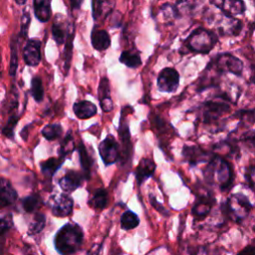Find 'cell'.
Instances as JSON below:
<instances>
[{
    "label": "cell",
    "mask_w": 255,
    "mask_h": 255,
    "mask_svg": "<svg viewBox=\"0 0 255 255\" xmlns=\"http://www.w3.org/2000/svg\"><path fill=\"white\" fill-rule=\"evenodd\" d=\"M231 99L226 93L215 96V98L201 103L196 108V120L210 128L211 132L222 129L223 119L230 111Z\"/></svg>",
    "instance_id": "6da1fadb"
},
{
    "label": "cell",
    "mask_w": 255,
    "mask_h": 255,
    "mask_svg": "<svg viewBox=\"0 0 255 255\" xmlns=\"http://www.w3.org/2000/svg\"><path fill=\"white\" fill-rule=\"evenodd\" d=\"M202 176L208 186L217 187L221 192H228L235 180L232 163L226 157L216 153L202 169Z\"/></svg>",
    "instance_id": "7a4b0ae2"
},
{
    "label": "cell",
    "mask_w": 255,
    "mask_h": 255,
    "mask_svg": "<svg viewBox=\"0 0 255 255\" xmlns=\"http://www.w3.org/2000/svg\"><path fill=\"white\" fill-rule=\"evenodd\" d=\"M253 207L249 197L241 192L232 193L220 205L224 218L237 224H241L249 216Z\"/></svg>",
    "instance_id": "3957f363"
},
{
    "label": "cell",
    "mask_w": 255,
    "mask_h": 255,
    "mask_svg": "<svg viewBox=\"0 0 255 255\" xmlns=\"http://www.w3.org/2000/svg\"><path fill=\"white\" fill-rule=\"evenodd\" d=\"M84 239L83 229L75 223H67L61 227L54 238V245L62 255L75 253L82 245Z\"/></svg>",
    "instance_id": "277c9868"
},
{
    "label": "cell",
    "mask_w": 255,
    "mask_h": 255,
    "mask_svg": "<svg viewBox=\"0 0 255 255\" xmlns=\"http://www.w3.org/2000/svg\"><path fill=\"white\" fill-rule=\"evenodd\" d=\"M217 43V36L214 32L198 27L184 41V48L195 54H208Z\"/></svg>",
    "instance_id": "5b68a950"
},
{
    "label": "cell",
    "mask_w": 255,
    "mask_h": 255,
    "mask_svg": "<svg viewBox=\"0 0 255 255\" xmlns=\"http://www.w3.org/2000/svg\"><path fill=\"white\" fill-rule=\"evenodd\" d=\"M207 68L219 76L228 73L239 77L242 75L243 63L239 58L228 53H223L214 57L207 65Z\"/></svg>",
    "instance_id": "8992f818"
},
{
    "label": "cell",
    "mask_w": 255,
    "mask_h": 255,
    "mask_svg": "<svg viewBox=\"0 0 255 255\" xmlns=\"http://www.w3.org/2000/svg\"><path fill=\"white\" fill-rule=\"evenodd\" d=\"M216 204V197L210 188L200 190L195 195L194 203L191 207V215L194 221L204 220L212 211Z\"/></svg>",
    "instance_id": "52a82bcc"
},
{
    "label": "cell",
    "mask_w": 255,
    "mask_h": 255,
    "mask_svg": "<svg viewBox=\"0 0 255 255\" xmlns=\"http://www.w3.org/2000/svg\"><path fill=\"white\" fill-rule=\"evenodd\" d=\"M181 155L183 160L189 164L190 167H195L199 163H207L215 155L213 150L206 149L196 144H184L182 146Z\"/></svg>",
    "instance_id": "ba28073f"
},
{
    "label": "cell",
    "mask_w": 255,
    "mask_h": 255,
    "mask_svg": "<svg viewBox=\"0 0 255 255\" xmlns=\"http://www.w3.org/2000/svg\"><path fill=\"white\" fill-rule=\"evenodd\" d=\"M179 79L178 72L174 68L167 67L159 72L156 85L160 92L173 93L179 86Z\"/></svg>",
    "instance_id": "9c48e42d"
},
{
    "label": "cell",
    "mask_w": 255,
    "mask_h": 255,
    "mask_svg": "<svg viewBox=\"0 0 255 255\" xmlns=\"http://www.w3.org/2000/svg\"><path fill=\"white\" fill-rule=\"evenodd\" d=\"M99 152L103 162L106 165L114 164L120 156L119 144L112 134L106 136L99 144Z\"/></svg>",
    "instance_id": "30bf717a"
},
{
    "label": "cell",
    "mask_w": 255,
    "mask_h": 255,
    "mask_svg": "<svg viewBox=\"0 0 255 255\" xmlns=\"http://www.w3.org/2000/svg\"><path fill=\"white\" fill-rule=\"evenodd\" d=\"M73 199L68 194L54 195L49 199V206L53 215L57 217H66L72 213Z\"/></svg>",
    "instance_id": "8fae6325"
},
{
    "label": "cell",
    "mask_w": 255,
    "mask_h": 255,
    "mask_svg": "<svg viewBox=\"0 0 255 255\" xmlns=\"http://www.w3.org/2000/svg\"><path fill=\"white\" fill-rule=\"evenodd\" d=\"M212 5L217 7L223 15L227 17H236L246 11V5L243 0H209Z\"/></svg>",
    "instance_id": "7c38bea8"
},
{
    "label": "cell",
    "mask_w": 255,
    "mask_h": 255,
    "mask_svg": "<svg viewBox=\"0 0 255 255\" xmlns=\"http://www.w3.org/2000/svg\"><path fill=\"white\" fill-rule=\"evenodd\" d=\"M23 59L26 65L35 67L41 61V41L37 38L29 39L23 49Z\"/></svg>",
    "instance_id": "4fadbf2b"
},
{
    "label": "cell",
    "mask_w": 255,
    "mask_h": 255,
    "mask_svg": "<svg viewBox=\"0 0 255 255\" xmlns=\"http://www.w3.org/2000/svg\"><path fill=\"white\" fill-rule=\"evenodd\" d=\"M116 0H92V15L96 22L105 20L114 10Z\"/></svg>",
    "instance_id": "5bb4252c"
},
{
    "label": "cell",
    "mask_w": 255,
    "mask_h": 255,
    "mask_svg": "<svg viewBox=\"0 0 255 255\" xmlns=\"http://www.w3.org/2000/svg\"><path fill=\"white\" fill-rule=\"evenodd\" d=\"M69 30H70V25L68 24V22L63 18L62 15L57 14L52 24L51 31H52V36L58 45H61L66 42V39L69 34Z\"/></svg>",
    "instance_id": "9a60e30c"
},
{
    "label": "cell",
    "mask_w": 255,
    "mask_h": 255,
    "mask_svg": "<svg viewBox=\"0 0 255 255\" xmlns=\"http://www.w3.org/2000/svg\"><path fill=\"white\" fill-rule=\"evenodd\" d=\"M243 24L235 17H227L223 15V19L218 24V31L221 35L236 36L240 34Z\"/></svg>",
    "instance_id": "2e32d148"
},
{
    "label": "cell",
    "mask_w": 255,
    "mask_h": 255,
    "mask_svg": "<svg viewBox=\"0 0 255 255\" xmlns=\"http://www.w3.org/2000/svg\"><path fill=\"white\" fill-rule=\"evenodd\" d=\"M155 168H156V165L151 158H148V157L141 158L135 169V178H136L137 184L140 185L147 178L151 177L155 171Z\"/></svg>",
    "instance_id": "e0dca14e"
},
{
    "label": "cell",
    "mask_w": 255,
    "mask_h": 255,
    "mask_svg": "<svg viewBox=\"0 0 255 255\" xmlns=\"http://www.w3.org/2000/svg\"><path fill=\"white\" fill-rule=\"evenodd\" d=\"M83 181V175L75 170H69L59 180L60 187L67 192H72L79 188Z\"/></svg>",
    "instance_id": "ac0fdd59"
},
{
    "label": "cell",
    "mask_w": 255,
    "mask_h": 255,
    "mask_svg": "<svg viewBox=\"0 0 255 255\" xmlns=\"http://www.w3.org/2000/svg\"><path fill=\"white\" fill-rule=\"evenodd\" d=\"M92 46L97 51H105L111 46V37L106 30L94 28L91 33Z\"/></svg>",
    "instance_id": "d6986e66"
},
{
    "label": "cell",
    "mask_w": 255,
    "mask_h": 255,
    "mask_svg": "<svg viewBox=\"0 0 255 255\" xmlns=\"http://www.w3.org/2000/svg\"><path fill=\"white\" fill-rule=\"evenodd\" d=\"M99 101L101 108L104 112H111L114 108V104L110 95V83L107 78H103L99 84Z\"/></svg>",
    "instance_id": "ffe728a7"
},
{
    "label": "cell",
    "mask_w": 255,
    "mask_h": 255,
    "mask_svg": "<svg viewBox=\"0 0 255 255\" xmlns=\"http://www.w3.org/2000/svg\"><path fill=\"white\" fill-rule=\"evenodd\" d=\"M51 2L52 0H33L34 14L42 23L48 22L52 16Z\"/></svg>",
    "instance_id": "44dd1931"
},
{
    "label": "cell",
    "mask_w": 255,
    "mask_h": 255,
    "mask_svg": "<svg viewBox=\"0 0 255 255\" xmlns=\"http://www.w3.org/2000/svg\"><path fill=\"white\" fill-rule=\"evenodd\" d=\"M73 111L78 119L86 120L97 114V107L90 101H81L74 104Z\"/></svg>",
    "instance_id": "7402d4cb"
},
{
    "label": "cell",
    "mask_w": 255,
    "mask_h": 255,
    "mask_svg": "<svg viewBox=\"0 0 255 255\" xmlns=\"http://www.w3.org/2000/svg\"><path fill=\"white\" fill-rule=\"evenodd\" d=\"M17 198V192L5 178H0V202L3 205L12 204Z\"/></svg>",
    "instance_id": "603a6c76"
},
{
    "label": "cell",
    "mask_w": 255,
    "mask_h": 255,
    "mask_svg": "<svg viewBox=\"0 0 255 255\" xmlns=\"http://www.w3.org/2000/svg\"><path fill=\"white\" fill-rule=\"evenodd\" d=\"M200 4V0H176L174 6L179 18L183 16H190Z\"/></svg>",
    "instance_id": "cb8c5ba5"
},
{
    "label": "cell",
    "mask_w": 255,
    "mask_h": 255,
    "mask_svg": "<svg viewBox=\"0 0 255 255\" xmlns=\"http://www.w3.org/2000/svg\"><path fill=\"white\" fill-rule=\"evenodd\" d=\"M119 60L122 64L126 65L128 68H132V69L139 67L141 64L140 57L137 54H135L131 51H128V50L123 51L120 55Z\"/></svg>",
    "instance_id": "d4e9b609"
},
{
    "label": "cell",
    "mask_w": 255,
    "mask_h": 255,
    "mask_svg": "<svg viewBox=\"0 0 255 255\" xmlns=\"http://www.w3.org/2000/svg\"><path fill=\"white\" fill-rule=\"evenodd\" d=\"M107 204H108V192L103 188L98 189L89 200V205L96 209H104L107 206Z\"/></svg>",
    "instance_id": "484cf974"
},
{
    "label": "cell",
    "mask_w": 255,
    "mask_h": 255,
    "mask_svg": "<svg viewBox=\"0 0 255 255\" xmlns=\"http://www.w3.org/2000/svg\"><path fill=\"white\" fill-rule=\"evenodd\" d=\"M139 224L138 216L131 210L125 211L121 216V226L125 230L135 228Z\"/></svg>",
    "instance_id": "4316f807"
},
{
    "label": "cell",
    "mask_w": 255,
    "mask_h": 255,
    "mask_svg": "<svg viewBox=\"0 0 255 255\" xmlns=\"http://www.w3.org/2000/svg\"><path fill=\"white\" fill-rule=\"evenodd\" d=\"M63 163V158H49L45 161L41 162V170L43 174L46 176H53L55 172L58 170V168L62 165Z\"/></svg>",
    "instance_id": "83f0119b"
},
{
    "label": "cell",
    "mask_w": 255,
    "mask_h": 255,
    "mask_svg": "<svg viewBox=\"0 0 255 255\" xmlns=\"http://www.w3.org/2000/svg\"><path fill=\"white\" fill-rule=\"evenodd\" d=\"M159 13L162 17V21L165 23H172L174 20L179 18L175 6L170 3L163 4L159 9Z\"/></svg>",
    "instance_id": "f1b7e54d"
},
{
    "label": "cell",
    "mask_w": 255,
    "mask_h": 255,
    "mask_svg": "<svg viewBox=\"0 0 255 255\" xmlns=\"http://www.w3.org/2000/svg\"><path fill=\"white\" fill-rule=\"evenodd\" d=\"M18 39L16 36H12L11 38V57H10V67H9V75L11 77H15L17 67H18Z\"/></svg>",
    "instance_id": "f546056e"
},
{
    "label": "cell",
    "mask_w": 255,
    "mask_h": 255,
    "mask_svg": "<svg viewBox=\"0 0 255 255\" xmlns=\"http://www.w3.org/2000/svg\"><path fill=\"white\" fill-rule=\"evenodd\" d=\"M75 29L73 25H70V30L68 37L66 39V47H65V71H69L70 62L72 58V49H73V39L75 35Z\"/></svg>",
    "instance_id": "4dcf8cb0"
},
{
    "label": "cell",
    "mask_w": 255,
    "mask_h": 255,
    "mask_svg": "<svg viewBox=\"0 0 255 255\" xmlns=\"http://www.w3.org/2000/svg\"><path fill=\"white\" fill-rule=\"evenodd\" d=\"M31 94H32L34 100L37 103L42 102V100L44 98V89H43L42 80L38 76H35V77L32 78V81H31Z\"/></svg>",
    "instance_id": "1f68e13d"
},
{
    "label": "cell",
    "mask_w": 255,
    "mask_h": 255,
    "mask_svg": "<svg viewBox=\"0 0 255 255\" xmlns=\"http://www.w3.org/2000/svg\"><path fill=\"white\" fill-rule=\"evenodd\" d=\"M45 223H46V218L45 215L42 213H37L34 218L33 221L30 223L29 228H28V234L29 235H34V234H38L40 233L44 227H45Z\"/></svg>",
    "instance_id": "d6a6232c"
},
{
    "label": "cell",
    "mask_w": 255,
    "mask_h": 255,
    "mask_svg": "<svg viewBox=\"0 0 255 255\" xmlns=\"http://www.w3.org/2000/svg\"><path fill=\"white\" fill-rule=\"evenodd\" d=\"M62 133V126L60 124L47 125L42 129V135L48 140H54L58 138Z\"/></svg>",
    "instance_id": "836d02e7"
},
{
    "label": "cell",
    "mask_w": 255,
    "mask_h": 255,
    "mask_svg": "<svg viewBox=\"0 0 255 255\" xmlns=\"http://www.w3.org/2000/svg\"><path fill=\"white\" fill-rule=\"evenodd\" d=\"M235 118L239 119V123L243 126H251L255 123V110H240L234 115Z\"/></svg>",
    "instance_id": "e575fe53"
},
{
    "label": "cell",
    "mask_w": 255,
    "mask_h": 255,
    "mask_svg": "<svg viewBox=\"0 0 255 255\" xmlns=\"http://www.w3.org/2000/svg\"><path fill=\"white\" fill-rule=\"evenodd\" d=\"M41 204L40 197L37 194H31L27 197H25L22 201V206L26 212H34L36 211Z\"/></svg>",
    "instance_id": "d590c367"
},
{
    "label": "cell",
    "mask_w": 255,
    "mask_h": 255,
    "mask_svg": "<svg viewBox=\"0 0 255 255\" xmlns=\"http://www.w3.org/2000/svg\"><path fill=\"white\" fill-rule=\"evenodd\" d=\"M244 178L247 187L255 194V163H251L245 167Z\"/></svg>",
    "instance_id": "8d00e7d4"
},
{
    "label": "cell",
    "mask_w": 255,
    "mask_h": 255,
    "mask_svg": "<svg viewBox=\"0 0 255 255\" xmlns=\"http://www.w3.org/2000/svg\"><path fill=\"white\" fill-rule=\"evenodd\" d=\"M78 150H79V153H80V160H81V164H82V167L85 171V173L87 174V176L89 175V172H90V168H91V158L87 152V149L85 147V145L81 142L79 147H78Z\"/></svg>",
    "instance_id": "74e56055"
},
{
    "label": "cell",
    "mask_w": 255,
    "mask_h": 255,
    "mask_svg": "<svg viewBox=\"0 0 255 255\" xmlns=\"http://www.w3.org/2000/svg\"><path fill=\"white\" fill-rule=\"evenodd\" d=\"M240 140L246 143L255 152V128L242 133V135L240 136Z\"/></svg>",
    "instance_id": "f35d334b"
},
{
    "label": "cell",
    "mask_w": 255,
    "mask_h": 255,
    "mask_svg": "<svg viewBox=\"0 0 255 255\" xmlns=\"http://www.w3.org/2000/svg\"><path fill=\"white\" fill-rule=\"evenodd\" d=\"M30 21H31V17H30V13L28 11H24L22 19H21V29H20V38H26L27 37V33H28V28L30 25Z\"/></svg>",
    "instance_id": "ab89813d"
},
{
    "label": "cell",
    "mask_w": 255,
    "mask_h": 255,
    "mask_svg": "<svg viewBox=\"0 0 255 255\" xmlns=\"http://www.w3.org/2000/svg\"><path fill=\"white\" fill-rule=\"evenodd\" d=\"M74 141H73V138L70 134H67V136L65 137V139L63 140L62 142V145H61V148H60V153H61V156L64 157L67 153L71 152L73 149H74Z\"/></svg>",
    "instance_id": "60d3db41"
},
{
    "label": "cell",
    "mask_w": 255,
    "mask_h": 255,
    "mask_svg": "<svg viewBox=\"0 0 255 255\" xmlns=\"http://www.w3.org/2000/svg\"><path fill=\"white\" fill-rule=\"evenodd\" d=\"M149 200H150V203H151V205L155 208V210L156 211H158L159 213H161L162 215H164V216H168L169 215V213H168V211L164 208V206L163 205H161L157 200H156V198L153 196V195H149Z\"/></svg>",
    "instance_id": "b9f144b4"
},
{
    "label": "cell",
    "mask_w": 255,
    "mask_h": 255,
    "mask_svg": "<svg viewBox=\"0 0 255 255\" xmlns=\"http://www.w3.org/2000/svg\"><path fill=\"white\" fill-rule=\"evenodd\" d=\"M16 123H17V120L14 119V118H11L9 120V122L6 125V127L3 128V133L6 136L13 137V129H14V127L16 126Z\"/></svg>",
    "instance_id": "7bdbcfd3"
},
{
    "label": "cell",
    "mask_w": 255,
    "mask_h": 255,
    "mask_svg": "<svg viewBox=\"0 0 255 255\" xmlns=\"http://www.w3.org/2000/svg\"><path fill=\"white\" fill-rule=\"evenodd\" d=\"M236 255H255V245L254 244L246 245L243 249L237 252Z\"/></svg>",
    "instance_id": "ee69618b"
},
{
    "label": "cell",
    "mask_w": 255,
    "mask_h": 255,
    "mask_svg": "<svg viewBox=\"0 0 255 255\" xmlns=\"http://www.w3.org/2000/svg\"><path fill=\"white\" fill-rule=\"evenodd\" d=\"M11 224L4 218H0V235L4 234L6 231L10 229Z\"/></svg>",
    "instance_id": "f6af8a7d"
},
{
    "label": "cell",
    "mask_w": 255,
    "mask_h": 255,
    "mask_svg": "<svg viewBox=\"0 0 255 255\" xmlns=\"http://www.w3.org/2000/svg\"><path fill=\"white\" fill-rule=\"evenodd\" d=\"M193 255H215V252L209 250L207 246H202Z\"/></svg>",
    "instance_id": "bcb514c9"
},
{
    "label": "cell",
    "mask_w": 255,
    "mask_h": 255,
    "mask_svg": "<svg viewBox=\"0 0 255 255\" xmlns=\"http://www.w3.org/2000/svg\"><path fill=\"white\" fill-rule=\"evenodd\" d=\"M84 0H70V3H71V6L73 9H79L82 5Z\"/></svg>",
    "instance_id": "7dc6e473"
},
{
    "label": "cell",
    "mask_w": 255,
    "mask_h": 255,
    "mask_svg": "<svg viewBox=\"0 0 255 255\" xmlns=\"http://www.w3.org/2000/svg\"><path fill=\"white\" fill-rule=\"evenodd\" d=\"M18 5H23V4H25L26 3V1L27 0H14Z\"/></svg>",
    "instance_id": "c3c4849f"
}]
</instances>
